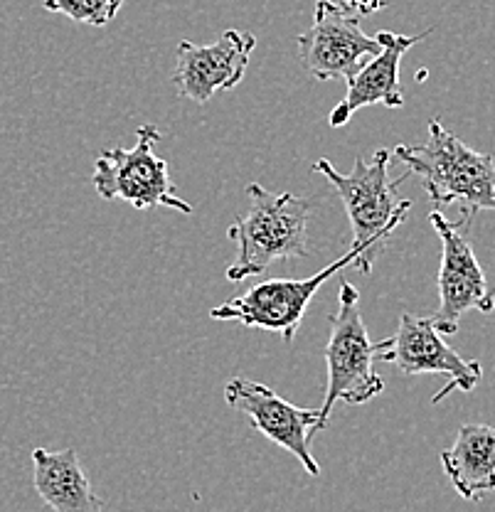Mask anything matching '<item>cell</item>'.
I'll return each instance as SVG.
<instances>
[{
    "instance_id": "1",
    "label": "cell",
    "mask_w": 495,
    "mask_h": 512,
    "mask_svg": "<svg viewBox=\"0 0 495 512\" xmlns=\"http://www.w3.org/2000/svg\"><path fill=\"white\" fill-rule=\"evenodd\" d=\"M392 158L422 180L434 205H461V217L473 220L481 210L495 212V156L468 148L436 119L422 146H397Z\"/></svg>"
},
{
    "instance_id": "2",
    "label": "cell",
    "mask_w": 495,
    "mask_h": 512,
    "mask_svg": "<svg viewBox=\"0 0 495 512\" xmlns=\"http://www.w3.org/2000/svg\"><path fill=\"white\" fill-rule=\"evenodd\" d=\"M390 160L392 151L380 148L372 156V163H367L365 158H355L353 173L348 175L333 168L328 158L316 160L313 165L316 173L326 175L328 183L338 190L340 200H343L350 227H353L350 247H358L363 252L360 259L353 261L360 274H370L375 259L385 252L395 229L407 220V212L412 210V202L402 200L397 192L404 178H409V173L392 180Z\"/></svg>"
},
{
    "instance_id": "3",
    "label": "cell",
    "mask_w": 495,
    "mask_h": 512,
    "mask_svg": "<svg viewBox=\"0 0 495 512\" xmlns=\"http://www.w3.org/2000/svg\"><path fill=\"white\" fill-rule=\"evenodd\" d=\"M249 210L234 217L227 237L237 244V261L227 269V281H244L262 276L271 264L286 259H303L308 247L311 202L294 192H269L264 185H247Z\"/></svg>"
},
{
    "instance_id": "4",
    "label": "cell",
    "mask_w": 495,
    "mask_h": 512,
    "mask_svg": "<svg viewBox=\"0 0 495 512\" xmlns=\"http://www.w3.org/2000/svg\"><path fill=\"white\" fill-rule=\"evenodd\" d=\"M338 313L330 316V340L326 345L328 387L323 397V424L328 426L335 402L365 404L380 397L385 382L375 372L380 343H372L360 313V291L350 281L340 284Z\"/></svg>"
},
{
    "instance_id": "5",
    "label": "cell",
    "mask_w": 495,
    "mask_h": 512,
    "mask_svg": "<svg viewBox=\"0 0 495 512\" xmlns=\"http://www.w3.org/2000/svg\"><path fill=\"white\" fill-rule=\"evenodd\" d=\"M136 146L111 148L94 158L92 185L101 200L129 202L136 210L173 207L183 215H193V205L175 195L168 163L156 156V143L161 131L151 124L138 126Z\"/></svg>"
},
{
    "instance_id": "6",
    "label": "cell",
    "mask_w": 495,
    "mask_h": 512,
    "mask_svg": "<svg viewBox=\"0 0 495 512\" xmlns=\"http://www.w3.org/2000/svg\"><path fill=\"white\" fill-rule=\"evenodd\" d=\"M429 220L441 239L439 308L429 320L441 335H456L468 311H495V288L488 284L466 234L471 220L461 217V222H451L439 210L431 212Z\"/></svg>"
},
{
    "instance_id": "7",
    "label": "cell",
    "mask_w": 495,
    "mask_h": 512,
    "mask_svg": "<svg viewBox=\"0 0 495 512\" xmlns=\"http://www.w3.org/2000/svg\"><path fill=\"white\" fill-rule=\"evenodd\" d=\"M360 249L350 247L340 259L328 264L326 269L318 271L308 279H269L262 284L252 286L242 296L212 308V320H232V323L244 325V328L266 330V333H279L286 343L296 338L301 320L306 316L308 303L318 293L330 276L338 274L355 259H360Z\"/></svg>"
},
{
    "instance_id": "8",
    "label": "cell",
    "mask_w": 495,
    "mask_h": 512,
    "mask_svg": "<svg viewBox=\"0 0 495 512\" xmlns=\"http://www.w3.org/2000/svg\"><path fill=\"white\" fill-rule=\"evenodd\" d=\"M377 360L395 365L402 375L449 377V384L439 389L431 404L444 402L454 389L473 392L483 377L481 362L461 357L431 325L429 318L412 316V313H402L397 333L380 343Z\"/></svg>"
},
{
    "instance_id": "9",
    "label": "cell",
    "mask_w": 495,
    "mask_h": 512,
    "mask_svg": "<svg viewBox=\"0 0 495 512\" xmlns=\"http://www.w3.org/2000/svg\"><path fill=\"white\" fill-rule=\"evenodd\" d=\"M225 402L234 412L244 414L254 429L266 436L271 444L294 453L311 476H321V466L311 453V439L326 429L318 409H303L286 402L284 397L262 382L247 377H232L225 384Z\"/></svg>"
},
{
    "instance_id": "10",
    "label": "cell",
    "mask_w": 495,
    "mask_h": 512,
    "mask_svg": "<svg viewBox=\"0 0 495 512\" xmlns=\"http://www.w3.org/2000/svg\"><path fill=\"white\" fill-rule=\"evenodd\" d=\"M303 67L318 82L345 79L348 82L365 64V57H375L382 50L377 37L365 35L358 15L348 13L333 0H318L313 10V25L296 37Z\"/></svg>"
},
{
    "instance_id": "11",
    "label": "cell",
    "mask_w": 495,
    "mask_h": 512,
    "mask_svg": "<svg viewBox=\"0 0 495 512\" xmlns=\"http://www.w3.org/2000/svg\"><path fill=\"white\" fill-rule=\"evenodd\" d=\"M254 47L257 37L244 30L222 32L215 45L180 40L175 47V89L195 104H207L217 92H230L244 79Z\"/></svg>"
},
{
    "instance_id": "12",
    "label": "cell",
    "mask_w": 495,
    "mask_h": 512,
    "mask_svg": "<svg viewBox=\"0 0 495 512\" xmlns=\"http://www.w3.org/2000/svg\"><path fill=\"white\" fill-rule=\"evenodd\" d=\"M429 35L431 30H424L422 35L414 37L390 30L377 32L375 37L382 50L348 79V94L330 111L328 124L333 128L345 126L353 119L355 111L372 104H385L387 109H402L404 94L402 87H399V64H402L404 52L412 50L417 42H422Z\"/></svg>"
},
{
    "instance_id": "13",
    "label": "cell",
    "mask_w": 495,
    "mask_h": 512,
    "mask_svg": "<svg viewBox=\"0 0 495 512\" xmlns=\"http://www.w3.org/2000/svg\"><path fill=\"white\" fill-rule=\"evenodd\" d=\"M33 468L37 495L50 505L52 512H106L104 500L89 483L74 448H35Z\"/></svg>"
},
{
    "instance_id": "14",
    "label": "cell",
    "mask_w": 495,
    "mask_h": 512,
    "mask_svg": "<svg viewBox=\"0 0 495 512\" xmlns=\"http://www.w3.org/2000/svg\"><path fill=\"white\" fill-rule=\"evenodd\" d=\"M441 466L463 500H481L495 490V429L463 424L454 446L441 451Z\"/></svg>"
},
{
    "instance_id": "15",
    "label": "cell",
    "mask_w": 495,
    "mask_h": 512,
    "mask_svg": "<svg viewBox=\"0 0 495 512\" xmlns=\"http://www.w3.org/2000/svg\"><path fill=\"white\" fill-rule=\"evenodd\" d=\"M124 0H42V8L50 13L67 15L74 23L104 28L121 10Z\"/></svg>"
},
{
    "instance_id": "16",
    "label": "cell",
    "mask_w": 495,
    "mask_h": 512,
    "mask_svg": "<svg viewBox=\"0 0 495 512\" xmlns=\"http://www.w3.org/2000/svg\"><path fill=\"white\" fill-rule=\"evenodd\" d=\"M387 3H390V0H338V5L343 10H348V13H353V15H372V13H377V10H382V8H387Z\"/></svg>"
}]
</instances>
